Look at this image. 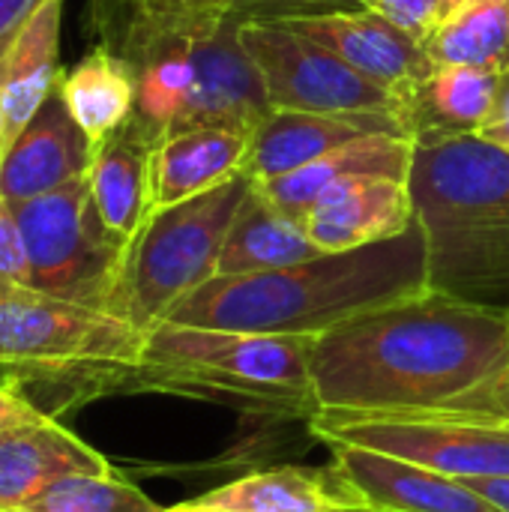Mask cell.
Returning a JSON list of instances; mask_svg holds the SVG:
<instances>
[{"mask_svg":"<svg viewBox=\"0 0 509 512\" xmlns=\"http://www.w3.org/2000/svg\"><path fill=\"white\" fill-rule=\"evenodd\" d=\"M509 366V309L423 294L363 312L312 342L318 411H438Z\"/></svg>","mask_w":509,"mask_h":512,"instance_id":"1","label":"cell"},{"mask_svg":"<svg viewBox=\"0 0 509 512\" xmlns=\"http://www.w3.org/2000/svg\"><path fill=\"white\" fill-rule=\"evenodd\" d=\"M243 3L114 0L105 33L135 75L129 123L153 144L195 129L255 132L273 111L264 81L240 42Z\"/></svg>","mask_w":509,"mask_h":512,"instance_id":"2","label":"cell"},{"mask_svg":"<svg viewBox=\"0 0 509 512\" xmlns=\"http://www.w3.org/2000/svg\"><path fill=\"white\" fill-rule=\"evenodd\" d=\"M426 288V234L414 222L405 234L363 249L324 252L270 273L216 276L186 294L165 321L315 339L363 312L423 294Z\"/></svg>","mask_w":509,"mask_h":512,"instance_id":"3","label":"cell"},{"mask_svg":"<svg viewBox=\"0 0 509 512\" xmlns=\"http://www.w3.org/2000/svg\"><path fill=\"white\" fill-rule=\"evenodd\" d=\"M411 195L429 288L509 309V153L477 132L417 135Z\"/></svg>","mask_w":509,"mask_h":512,"instance_id":"4","label":"cell"},{"mask_svg":"<svg viewBox=\"0 0 509 512\" xmlns=\"http://www.w3.org/2000/svg\"><path fill=\"white\" fill-rule=\"evenodd\" d=\"M141 351L144 333L105 309L33 288L0 297V384L48 417L126 393Z\"/></svg>","mask_w":509,"mask_h":512,"instance_id":"5","label":"cell"},{"mask_svg":"<svg viewBox=\"0 0 509 512\" xmlns=\"http://www.w3.org/2000/svg\"><path fill=\"white\" fill-rule=\"evenodd\" d=\"M309 336H267L183 324H156L126 393H168L213 399L243 414L300 417L318 414L312 390Z\"/></svg>","mask_w":509,"mask_h":512,"instance_id":"6","label":"cell"},{"mask_svg":"<svg viewBox=\"0 0 509 512\" xmlns=\"http://www.w3.org/2000/svg\"><path fill=\"white\" fill-rule=\"evenodd\" d=\"M249 189L252 177L243 171L204 195L150 213L126 249L108 312L147 333L186 294L216 279L222 243Z\"/></svg>","mask_w":509,"mask_h":512,"instance_id":"7","label":"cell"},{"mask_svg":"<svg viewBox=\"0 0 509 512\" xmlns=\"http://www.w3.org/2000/svg\"><path fill=\"white\" fill-rule=\"evenodd\" d=\"M321 444H351L417 462L456 480L509 477V423L459 411H318L309 423Z\"/></svg>","mask_w":509,"mask_h":512,"instance_id":"8","label":"cell"},{"mask_svg":"<svg viewBox=\"0 0 509 512\" xmlns=\"http://www.w3.org/2000/svg\"><path fill=\"white\" fill-rule=\"evenodd\" d=\"M12 207L27 246L30 288L108 312L126 249L99 222L87 177Z\"/></svg>","mask_w":509,"mask_h":512,"instance_id":"9","label":"cell"},{"mask_svg":"<svg viewBox=\"0 0 509 512\" xmlns=\"http://www.w3.org/2000/svg\"><path fill=\"white\" fill-rule=\"evenodd\" d=\"M240 42L258 66L273 111L393 114L411 126L408 102L279 18H243Z\"/></svg>","mask_w":509,"mask_h":512,"instance_id":"10","label":"cell"},{"mask_svg":"<svg viewBox=\"0 0 509 512\" xmlns=\"http://www.w3.org/2000/svg\"><path fill=\"white\" fill-rule=\"evenodd\" d=\"M276 18L342 57L351 69H357L378 87L408 102V108L420 84L435 72L426 45H420L414 36L399 30L393 21L369 6L306 9Z\"/></svg>","mask_w":509,"mask_h":512,"instance_id":"11","label":"cell"},{"mask_svg":"<svg viewBox=\"0 0 509 512\" xmlns=\"http://www.w3.org/2000/svg\"><path fill=\"white\" fill-rule=\"evenodd\" d=\"M330 471L357 498L363 510L375 512H501L462 480L405 462L387 453L327 444Z\"/></svg>","mask_w":509,"mask_h":512,"instance_id":"12","label":"cell"},{"mask_svg":"<svg viewBox=\"0 0 509 512\" xmlns=\"http://www.w3.org/2000/svg\"><path fill=\"white\" fill-rule=\"evenodd\" d=\"M93 147L81 126L72 120L60 84L6 147L0 165V195L21 204L48 195L78 177H87Z\"/></svg>","mask_w":509,"mask_h":512,"instance_id":"13","label":"cell"},{"mask_svg":"<svg viewBox=\"0 0 509 512\" xmlns=\"http://www.w3.org/2000/svg\"><path fill=\"white\" fill-rule=\"evenodd\" d=\"M414 135H366L357 141H348L327 156L288 171L273 180H252L279 210H285L294 219H306L312 207H318L324 198L336 195L339 189L369 180V177H393V180H411L414 168Z\"/></svg>","mask_w":509,"mask_h":512,"instance_id":"14","label":"cell"},{"mask_svg":"<svg viewBox=\"0 0 509 512\" xmlns=\"http://www.w3.org/2000/svg\"><path fill=\"white\" fill-rule=\"evenodd\" d=\"M414 135L402 117L393 114H312V111H270L252 132L246 174L252 180H273L297 171L330 150L366 135Z\"/></svg>","mask_w":509,"mask_h":512,"instance_id":"15","label":"cell"},{"mask_svg":"<svg viewBox=\"0 0 509 512\" xmlns=\"http://www.w3.org/2000/svg\"><path fill=\"white\" fill-rule=\"evenodd\" d=\"M72 474H114V468L57 417L0 432V512L24 507Z\"/></svg>","mask_w":509,"mask_h":512,"instance_id":"16","label":"cell"},{"mask_svg":"<svg viewBox=\"0 0 509 512\" xmlns=\"http://www.w3.org/2000/svg\"><path fill=\"white\" fill-rule=\"evenodd\" d=\"M417 222L408 180L369 177L309 210L303 228L321 252H351L393 240Z\"/></svg>","mask_w":509,"mask_h":512,"instance_id":"17","label":"cell"},{"mask_svg":"<svg viewBox=\"0 0 509 512\" xmlns=\"http://www.w3.org/2000/svg\"><path fill=\"white\" fill-rule=\"evenodd\" d=\"M249 147V132L222 126H195L162 138L150 156V213L204 195L243 174Z\"/></svg>","mask_w":509,"mask_h":512,"instance_id":"18","label":"cell"},{"mask_svg":"<svg viewBox=\"0 0 509 512\" xmlns=\"http://www.w3.org/2000/svg\"><path fill=\"white\" fill-rule=\"evenodd\" d=\"M66 0H45L15 33L3 54V132L6 147L57 90L60 72V27Z\"/></svg>","mask_w":509,"mask_h":512,"instance_id":"19","label":"cell"},{"mask_svg":"<svg viewBox=\"0 0 509 512\" xmlns=\"http://www.w3.org/2000/svg\"><path fill=\"white\" fill-rule=\"evenodd\" d=\"M153 141L126 123L96 156L87 174L90 201L105 231L129 249L150 216V156Z\"/></svg>","mask_w":509,"mask_h":512,"instance_id":"20","label":"cell"},{"mask_svg":"<svg viewBox=\"0 0 509 512\" xmlns=\"http://www.w3.org/2000/svg\"><path fill=\"white\" fill-rule=\"evenodd\" d=\"M324 255L306 234L303 222L279 210L255 183L234 213L219 252L216 276L270 273Z\"/></svg>","mask_w":509,"mask_h":512,"instance_id":"21","label":"cell"},{"mask_svg":"<svg viewBox=\"0 0 509 512\" xmlns=\"http://www.w3.org/2000/svg\"><path fill=\"white\" fill-rule=\"evenodd\" d=\"M207 512H354L357 498L336 480V474L312 468H273L246 474L201 498L186 501Z\"/></svg>","mask_w":509,"mask_h":512,"instance_id":"22","label":"cell"},{"mask_svg":"<svg viewBox=\"0 0 509 512\" xmlns=\"http://www.w3.org/2000/svg\"><path fill=\"white\" fill-rule=\"evenodd\" d=\"M60 93L72 120L87 135L93 156L129 123L135 111V75L108 45L87 51L60 78Z\"/></svg>","mask_w":509,"mask_h":512,"instance_id":"23","label":"cell"},{"mask_svg":"<svg viewBox=\"0 0 509 512\" xmlns=\"http://www.w3.org/2000/svg\"><path fill=\"white\" fill-rule=\"evenodd\" d=\"M501 75L480 66H435L411 102L414 138L426 132H477L495 117Z\"/></svg>","mask_w":509,"mask_h":512,"instance_id":"24","label":"cell"},{"mask_svg":"<svg viewBox=\"0 0 509 512\" xmlns=\"http://www.w3.org/2000/svg\"><path fill=\"white\" fill-rule=\"evenodd\" d=\"M426 51L435 66H480L509 75V0H468L438 24Z\"/></svg>","mask_w":509,"mask_h":512,"instance_id":"25","label":"cell"},{"mask_svg":"<svg viewBox=\"0 0 509 512\" xmlns=\"http://www.w3.org/2000/svg\"><path fill=\"white\" fill-rule=\"evenodd\" d=\"M12 512H168L114 474H72Z\"/></svg>","mask_w":509,"mask_h":512,"instance_id":"26","label":"cell"},{"mask_svg":"<svg viewBox=\"0 0 509 512\" xmlns=\"http://www.w3.org/2000/svg\"><path fill=\"white\" fill-rule=\"evenodd\" d=\"M30 288V261L15 207L0 195V297Z\"/></svg>","mask_w":509,"mask_h":512,"instance_id":"27","label":"cell"},{"mask_svg":"<svg viewBox=\"0 0 509 512\" xmlns=\"http://www.w3.org/2000/svg\"><path fill=\"white\" fill-rule=\"evenodd\" d=\"M441 3L444 0H366L369 9H375L378 15L393 21L399 30L414 36L420 45H426L432 39V33L438 30V24L444 18Z\"/></svg>","mask_w":509,"mask_h":512,"instance_id":"28","label":"cell"},{"mask_svg":"<svg viewBox=\"0 0 509 512\" xmlns=\"http://www.w3.org/2000/svg\"><path fill=\"white\" fill-rule=\"evenodd\" d=\"M438 411H459V414H480V417H495L509 423V366L498 372L489 384L477 387L474 393L450 402L447 408Z\"/></svg>","mask_w":509,"mask_h":512,"instance_id":"29","label":"cell"},{"mask_svg":"<svg viewBox=\"0 0 509 512\" xmlns=\"http://www.w3.org/2000/svg\"><path fill=\"white\" fill-rule=\"evenodd\" d=\"M342 6H366V0H243V9L252 18H276V15H288V12L342 9Z\"/></svg>","mask_w":509,"mask_h":512,"instance_id":"30","label":"cell"},{"mask_svg":"<svg viewBox=\"0 0 509 512\" xmlns=\"http://www.w3.org/2000/svg\"><path fill=\"white\" fill-rule=\"evenodd\" d=\"M42 417H48V414H42L30 399H24L21 393L0 384V432L24 426V423H36Z\"/></svg>","mask_w":509,"mask_h":512,"instance_id":"31","label":"cell"},{"mask_svg":"<svg viewBox=\"0 0 509 512\" xmlns=\"http://www.w3.org/2000/svg\"><path fill=\"white\" fill-rule=\"evenodd\" d=\"M45 0H0V51L9 48L15 33L27 24V18L42 6Z\"/></svg>","mask_w":509,"mask_h":512,"instance_id":"32","label":"cell"},{"mask_svg":"<svg viewBox=\"0 0 509 512\" xmlns=\"http://www.w3.org/2000/svg\"><path fill=\"white\" fill-rule=\"evenodd\" d=\"M468 489L483 495L492 507L509 512V477H483V480H462Z\"/></svg>","mask_w":509,"mask_h":512,"instance_id":"33","label":"cell"},{"mask_svg":"<svg viewBox=\"0 0 509 512\" xmlns=\"http://www.w3.org/2000/svg\"><path fill=\"white\" fill-rule=\"evenodd\" d=\"M477 135H480V138H486V141H492V144H498L501 150H507L509 153V117L507 120L486 123L483 129H477Z\"/></svg>","mask_w":509,"mask_h":512,"instance_id":"34","label":"cell"},{"mask_svg":"<svg viewBox=\"0 0 509 512\" xmlns=\"http://www.w3.org/2000/svg\"><path fill=\"white\" fill-rule=\"evenodd\" d=\"M509 117V75H501V84H498V102H495V120H507Z\"/></svg>","mask_w":509,"mask_h":512,"instance_id":"35","label":"cell"},{"mask_svg":"<svg viewBox=\"0 0 509 512\" xmlns=\"http://www.w3.org/2000/svg\"><path fill=\"white\" fill-rule=\"evenodd\" d=\"M3 54L0 51V165H3V153H6V132H3Z\"/></svg>","mask_w":509,"mask_h":512,"instance_id":"36","label":"cell"},{"mask_svg":"<svg viewBox=\"0 0 509 512\" xmlns=\"http://www.w3.org/2000/svg\"><path fill=\"white\" fill-rule=\"evenodd\" d=\"M465 3H468V0H444V3H441V12H444V18H447V15H453V12H456L459 6H465ZM444 18H441V21H444Z\"/></svg>","mask_w":509,"mask_h":512,"instance_id":"37","label":"cell"},{"mask_svg":"<svg viewBox=\"0 0 509 512\" xmlns=\"http://www.w3.org/2000/svg\"><path fill=\"white\" fill-rule=\"evenodd\" d=\"M168 512H207V510H195V507H189V504H177V507H171Z\"/></svg>","mask_w":509,"mask_h":512,"instance_id":"38","label":"cell"},{"mask_svg":"<svg viewBox=\"0 0 509 512\" xmlns=\"http://www.w3.org/2000/svg\"><path fill=\"white\" fill-rule=\"evenodd\" d=\"M186 3H240V0H186Z\"/></svg>","mask_w":509,"mask_h":512,"instance_id":"39","label":"cell"},{"mask_svg":"<svg viewBox=\"0 0 509 512\" xmlns=\"http://www.w3.org/2000/svg\"><path fill=\"white\" fill-rule=\"evenodd\" d=\"M354 512H375V510H354Z\"/></svg>","mask_w":509,"mask_h":512,"instance_id":"40","label":"cell"}]
</instances>
